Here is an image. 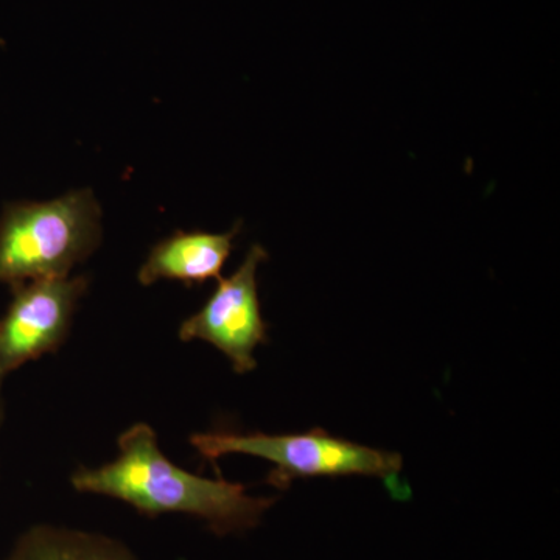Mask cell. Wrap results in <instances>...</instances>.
I'll list each match as a JSON object with an SVG mask.
<instances>
[{
  "mask_svg": "<svg viewBox=\"0 0 560 560\" xmlns=\"http://www.w3.org/2000/svg\"><path fill=\"white\" fill-rule=\"evenodd\" d=\"M7 560H140L114 537L88 530L35 525L18 537Z\"/></svg>",
  "mask_w": 560,
  "mask_h": 560,
  "instance_id": "52a82bcc",
  "label": "cell"
},
{
  "mask_svg": "<svg viewBox=\"0 0 560 560\" xmlns=\"http://www.w3.org/2000/svg\"><path fill=\"white\" fill-rule=\"evenodd\" d=\"M2 382H3V378L0 377V427H2V420H3Z\"/></svg>",
  "mask_w": 560,
  "mask_h": 560,
  "instance_id": "ba28073f",
  "label": "cell"
},
{
  "mask_svg": "<svg viewBox=\"0 0 560 560\" xmlns=\"http://www.w3.org/2000/svg\"><path fill=\"white\" fill-rule=\"evenodd\" d=\"M238 224L226 234L209 232H176L158 243L140 267L139 282L151 285L161 279L179 280L187 287L219 280L231 256Z\"/></svg>",
  "mask_w": 560,
  "mask_h": 560,
  "instance_id": "8992f818",
  "label": "cell"
},
{
  "mask_svg": "<svg viewBox=\"0 0 560 560\" xmlns=\"http://www.w3.org/2000/svg\"><path fill=\"white\" fill-rule=\"evenodd\" d=\"M190 444L202 458L217 460L224 455L241 453L275 464L267 481L278 489H287L296 478L363 477L381 478L393 489L400 488L399 478L404 458L399 453L378 451L331 436L313 429L301 434L212 433L191 434Z\"/></svg>",
  "mask_w": 560,
  "mask_h": 560,
  "instance_id": "3957f363",
  "label": "cell"
},
{
  "mask_svg": "<svg viewBox=\"0 0 560 560\" xmlns=\"http://www.w3.org/2000/svg\"><path fill=\"white\" fill-rule=\"evenodd\" d=\"M86 290L88 279L81 276L13 287V301L0 318V377L60 348Z\"/></svg>",
  "mask_w": 560,
  "mask_h": 560,
  "instance_id": "5b68a950",
  "label": "cell"
},
{
  "mask_svg": "<svg viewBox=\"0 0 560 560\" xmlns=\"http://www.w3.org/2000/svg\"><path fill=\"white\" fill-rule=\"evenodd\" d=\"M267 259L268 253L260 245L250 246L237 271L231 278H220L205 307L179 327L180 340L210 342L230 359L237 374L256 370L254 350L268 342L257 293V268Z\"/></svg>",
  "mask_w": 560,
  "mask_h": 560,
  "instance_id": "277c9868",
  "label": "cell"
},
{
  "mask_svg": "<svg viewBox=\"0 0 560 560\" xmlns=\"http://www.w3.org/2000/svg\"><path fill=\"white\" fill-rule=\"evenodd\" d=\"M120 453L101 469L77 470L73 489L124 501L147 517L184 514L205 522L215 536L257 528L276 499L250 497L246 486L205 478L175 466L154 430L138 423L119 438Z\"/></svg>",
  "mask_w": 560,
  "mask_h": 560,
  "instance_id": "6da1fadb",
  "label": "cell"
},
{
  "mask_svg": "<svg viewBox=\"0 0 560 560\" xmlns=\"http://www.w3.org/2000/svg\"><path fill=\"white\" fill-rule=\"evenodd\" d=\"M101 206L91 190L10 206L0 220V282L11 287L68 278L102 238Z\"/></svg>",
  "mask_w": 560,
  "mask_h": 560,
  "instance_id": "7a4b0ae2",
  "label": "cell"
}]
</instances>
